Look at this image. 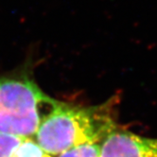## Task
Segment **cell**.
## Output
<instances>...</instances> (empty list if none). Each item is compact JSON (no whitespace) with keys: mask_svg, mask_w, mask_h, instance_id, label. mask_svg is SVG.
I'll return each instance as SVG.
<instances>
[{"mask_svg":"<svg viewBox=\"0 0 157 157\" xmlns=\"http://www.w3.org/2000/svg\"><path fill=\"white\" fill-rule=\"evenodd\" d=\"M100 144L99 143H86L75 146L66 150L57 157H100Z\"/></svg>","mask_w":157,"mask_h":157,"instance_id":"cell-4","label":"cell"},{"mask_svg":"<svg viewBox=\"0 0 157 157\" xmlns=\"http://www.w3.org/2000/svg\"><path fill=\"white\" fill-rule=\"evenodd\" d=\"M53 102L28 78H0V132L33 137Z\"/></svg>","mask_w":157,"mask_h":157,"instance_id":"cell-2","label":"cell"},{"mask_svg":"<svg viewBox=\"0 0 157 157\" xmlns=\"http://www.w3.org/2000/svg\"><path fill=\"white\" fill-rule=\"evenodd\" d=\"M100 157H157V138L114 130L100 144Z\"/></svg>","mask_w":157,"mask_h":157,"instance_id":"cell-3","label":"cell"},{"mask_svg":"<svg viewBox=\"0 0 157 157\" xmlns=\"http://www.w3.org/2000/svg\"><path fill=\"white\" fill-rule=\"evenodd\" d=\"M24 138L13 134L0 132V157H13Z\"/></svg>","mask_w":157,"mask_h":157,"instance_id":"cell-5","label":"cell"},{"mask_svg":"<svg viewBox=\"0 0 157 157\" xmlns=\"http://www.w3.org/2000/svg\"><path fill=\"white\" fill-rule=\"evenodd\" d=\"M107 104L77 107L54 100L40 123L35 141L49 155H58L75 146L99 143L116 130Z\"/></svg>","mask_w":157,"mask_h":157,"instance_id":"cell-1","label":"cell"}]
</instances>
